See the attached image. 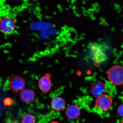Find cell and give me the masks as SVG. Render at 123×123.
Returning <instances> with one entry per match:
<instances>
[{
    "mask_svg": "<svg viewBox=\"0 0 123 123\" xmlns=\"http://www.w3.org/2000/svg\"><path fill=\"white\" fill-rule=\"evenodd\" d=\"M109 46L106 43L97 42L89 43L87 47V55L97 65H99L108 59Z\"/></svg>",
    "mask_w": 123,
    "mask_h": 123,
    "instance_id": "6da1fadb",
    "label": "cell"
},
{
    "mask_svg": "<svg viewBox=\"0 0 123 123\" xmlns=\"http://www.w3.org/2000/svg\"><path fill=\"white\" fill-rule=\"evenodd\" d=\"M107 76L112 84L117 86L123 84V67L119 65L113 66L108 72Z\"/></svg>",
    "mask_w": 123,
    "mask_h": 123,
    "instance_id": "7a4b0ae2",
    "label": "cell"
},
{
    "mask_svg": "<svg viewBox=\"0 0 123 123\" xmlns=\"http://www.w3.org/2000/svg\"><path fill=\"white\" fill-rule=\"evenodd\" d=\"M16 28V23L12 17L5 16L0 19V31L4 34H12L15 31Z\"/></svg>",
    "mask_w": 123,
    "mask_h": 123,
    "instance_id": "3957f363",
    "label": "cell"
},
{
    "mask_svg": "<svg viewBox=\"0 0 123 123\" xmlns=\"http://www.w3.org/2000/svg\"><path fill=\"white\" fill-rule=\"evenodd\" d=\"M9 86L12 91L14 92H21L25 88V82L21 77L14 75L9 80Z\"/></svg>",
    "mask_w": 123,
    "mask_h": 123,
    "instance_id": "277c9868",
    "label": "cell"
},
{
    "mask_svg": "<svg viewBox=\"0 0 123 123\" xmlns=\"http://www.w3.org/2000/svg\"><path fill=\"white\" fill-rule=\"evenodd\" d=\"M112 104V98L108 94H104L98 97L96 101V107L104 111H107L110 110Z\"/></svg>",
    "mask_w": 123,
    "mask_h": 123,
    "instance_id": "5b68a950",
    "label": "cell"
},
{
    "mask_svg": "<svg viewBox=\"0 0 123 123\" xmlns=\"http://www.w3.org/2000/svg\"><path fill=\"white\" fill-rule=\"evenodd\" d=\"M38 85L39 88L43 93H47L49 91L52 86L49 75H46L40 78Z\"/></svg>",
    "mask_w": 123,
    "mask_h": 123,
    "instance_id": "8992f818",
    "label": "cell"
},
{
    "mask_svg": "<svg viewBox=\"0 0 123 123\" xmlns=\"http://www.w3.org/2000/svg\"><path fill=\"white\" fill-rule=\"evenodd\" d=\"M80 110L77 106L72 105L67 108L66 110V114L69 119H74L78 118L80 114Z\"/></svg>",
    "mask_w": 123,
    "mask_h": 123,
    "instance_id": "52a82bcc",
    "label": "cell"
},
{
    "mask_svg": "<svg viewBox=\"0 0 123 123\" xmlns=\"http://www.w3.org/2000/svg\"><path fill=\"white\" fill-rule=\"evenodd\" d=\"M105 90V84L102 82H99L92 86L91 91L94 96L98 98L104 94Z\"/></svg>",
    "mask_w": 123,
    "mask_h": 123,
    "instance_id": "ba28073f",
    "label": "cell"
},
{
    "mask_svg": "<svg viewBox=\"0 0 123 123\" xmlns=\"http://www.w3.org/2000/svg\"><path fill=\"white\" fill-rule=\"evenodd\" d=\"M51 105L54 110L56 111H61L65 107V102L64 99L60 97H56L52 100Z\"/></svg>",
    "mask_w": 123,
    "mask_h": 123,
    "instance_id": "9c48e42d",
    "label": "cell"
},
{
    "mask_svg": "<svg viewBox=\"0 0 123 123\" xmlns=\"http://www.w3.org/2000/svg\"><path fill=\"white\" fill-rule=\"evenodd\" d=\"M35 93L30 89L24 90L21 92V99L23 102L26 103L31 102L34 99Z\"/></svg>",
    "mask_w": 123,
    "mask_h": 123,
    "instance_id": "30bf717a",
    "label": "cell"
},
{
    "mask_svg": "<svg viewBox=\"0 0 123 123\" xmlns=\"http://www.w3.org/2000/svg\"><path fill=\"white\" fill-rule=\"evenodd\" d=\"M22 123H35L34 117L31 114L25 115L23 118Z\"/></svg>",
    "mask_w": 123,
    "mask_h": 123,
    "instance_id": "8fae6325",
    "label": "cell"
},
{
    "mask_svg": "<svg viewBox=\"0 0 123 123\" xmlns=\"http://www.w3.org/2000/svg\"><path fill=\"white\" fill-rule=\"evenodd\" d=\"M117 111L119 116L123 117V104L118 107Z\"/></svg>",
    "mask_w": 123,
    "mask_h": 123,
    "instance_id": "7c38bea8",
    "label": "cell"
},
{
    "mask_svg": "<svg viewBox=\"0 0 123 123\" xmlns=\"http://www.w3.org/2000/svg\"><path fill=\"white\" fill-rule=\"evenodd\" d=\"M5 104L7 105H10L12 103V99L10 98L6 99L5 100Z\"/></svg>",
    "mask_w": 123,
    "mask_h": 123,
    "instance_id": "4fadbf2b",
    "label": "cell"
},
{
    "mask_svg": "<svg viewBox=\"0 0 123 123\" xmlns=\"http://www.w3.org/2000/svg\"><path fill=\"white\" fill-rule=\"evenodd\" d=\"M50 123H59L57 122H56V121H53V122H51Z\"/></svg>",
    "mask_w": 123,
    "mask_h": 123,
    "instance_id": "5bb4252c",
    "label": "cell"
},
{
    "mask_svg": "<svg viewBox=\"0 0 123 123\" xmlns=\"http://www.w3.org/2000/svg\"><path fill=\"white\" fill-rule=\"evenodd\" d=\"M119 123H123V121H121Z\"/></svg>",
    "mask_w": 123,
    "mask_h": 123,
    "instance_id": "9a60e30c",
    "label": "cell"
},
{
    "mask_svg": "<svg viewBox=\"0 0 123 123\" xmlns=\"http://www.w3.org/2000/svg\"></svg>",
    "mask_w": 123,
    "mask_h": 123,
    "instance_id": "2e32d148",
    "label": "cell"
}]
</instances>
